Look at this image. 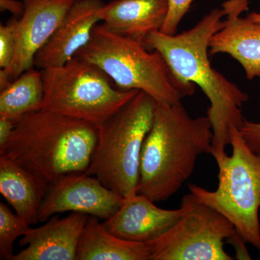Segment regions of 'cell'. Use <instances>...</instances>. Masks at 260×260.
<instances>
[{
  "instance_id": "obj_1",
  "label": "cell",
  "mask_w": 260,
  "mask_h": 260,
  "mask_svg": "<svg viewBox=\"0 0 260 260\" xmlns=\"http://www.w3.org/2000/svg\"><path fill=\"white\" fill-rule=\"evenodd\" d=\"M225 10L214 9L193 28L181 34L168 35L152 32L143 45L164 56L173 72L181 79L198 85L210 102L207 111L213 129L211 155L217 164L228 154L231 144L230 128L240 127L244 121L241 107L248 102L247 94L214 69L209 59V42L224 25Z\"/></svg>"
},
{
  "instance_id": "obj_2",
  "label": "cell",
  "mask_w": 260,
  "mask_h": 260,
  "mask_svg": "<svg viewBox=\"0 0 260 260\" xmlns=\"http://www.w3.org/2000/svg\"><path fill=\"white\" fill-rule=\"evenodd\" d=\"M213 138L208 116L191 117L181 102L157 103L142 148L138 194L167 201L191 177L198 157L211 154Z\"/></svg>"
},
{
  "instance_id": "obj_3",
  "label": "cell",
  "mask_w": 260,
  "mask_h": 260,
  "mask_svg": "<svg viewBox=\"0 0 260 260\" xmlns=\"http://www.w3.org/2000/svg\"><path fill=\"white\" fill-rule=\"evenodd\" d=\"M99 138L98 126L50 111L25 114L0 155L28 168L49 184L87 171Z\"/></svg>"
},
{
  "instance_id": "obj_4",
  "label": "cell",
  "mask_w": 260,
  "mask_h": 260,
  "mask_svg": "<svg viewBox=\"0 0 260 260\" xmlns=\"http://www.w3.org/2000/svg\"><path fill=\"white\" fill-rule=\"evenodd\" d=\"M76 56L95 64L120 90H138L157 103L174 104L194 94L196 85L173 72L158 51L149 52L141 43L118 35L97 24L88 44Z\"/></svg>"
},
{
  "instance_id": "obj_5",
  "label": "cell",
  "mask_w": 260,
  "mask_h": 260,
  "mask_svg": "<svg viewBox=\"0 0 260 260\" xmlns=\"http://www.w3.org/2000/svg\"><path fill=\"white\" fill-rule=\"evenodd\" d=\"M157 102L139 90L105 122L85 174L93 176L124 199L135 196L142 148L153 124Z\"/></svg>"
},
{
  "instance_id": "obj_6",
  "label": "cell",
  "mask_w": 260,
  "mask_h": 260,
  "mask_svg": "<svg viewBox=\"0 0 260 260\" xmlns=\"http://www.w3.org/2000/svg\"><path fill=\"white\" fill-rule=\"evenodd\" d=\"M232 154L218 167V185L210 191L189 184L190 193L234 225L246 243L260 251V153L253 151L239 128H230Z\"/></svg>"
},
{
  "instance_id": "obj_7",
  "label": "cell",
  "mask_w": 260,
  "mask_h": 260,
  "mask_svg": "<svg viewBox=\"0 0 260 260\" xmlns=\"http://www.w3.org/2000/svg\"><path fill=\"white\" fill-rule=\"evenodd\" d=\"M42 72L45 93L43 109L96 126L139 91L114 88L100 68L76 56L64 65Z\"/></svg>"
},
{
  "instance_id": "obj_8",
  "label": "cell",
  "mask_w": 260,
  "mask_h": 260,
  "mask_svg": "<svg viewBox=\"0 0 260 260\" xmlns=\"http://www.w3.org/2000/svg\"><path fill=\"white\" fill-rule=\"evenodd\" d=\"M186 211L161 237L149 242L150 260H232L225 241L238 235L234 225L208 205L187 194Z\"/></svg>"
},
{
  "instance_id": "obj_9",
  "label": "cell",
  "mask_w": 260,
  "mask_h": 260,
  "mask_svg": "<svg viewBox=\"0 0 260 260\" xmlns=\"http://www.w3.org/2000/svg\"><path fill=\"white\" fill-rule=\"evenodd\" d=\"M124 198L93 176L75 173L49 185L39 210V222L57 213H81L107 220L120 208Z\"/></svg>"
},
{
  "instance_id": "obj_10",
  "label": "cell",
  "mask_w": 260,
  "mask_h": 260,
  "mask_svg": "<svg viewBox=\"0 0 260 260\" xmlns=\"http://www.w3.org/2000/svg\"><path fill=\"white\" fill-rule=\"evenodd\" d=\"M75 0H23L25 11L18 20L16 49L11 64L0 70V90L34 65L38 51L48 42Z\"/></svg>"
},
{
  "instance_id": "obj_11",
  "label": "cell",
  "mask_w": 260,
  "mask_h": 260,
  "mask_svg": "<svg viewBox=\"0 0 260 260\" xmlns=\"http://www.w3.org/2000/svg\"><path fill=\"white\" fill-rule=\"evenodd\" d=\"M102 0H75L62 21L34 59L38 69L61 66L88 44L95 25L101 21Z\"/></svg>"
},
{
  "instance_id": "obj_12",
  "label": "cell",
  "mask_w": 260,
  "mask_h": 260,
  "mask_svg": "<svg viewBox=\"0 0 260 260\" xmlns=\"http://www.w3.org/2000/svg\"><path fill=\"white\" fill-rule=\"evenodd\" d=\"M248 0H227L222 5L226 18L209 42V54H228L244 68L248 80L260 78V23L242 18Z\"/></svg>"
},
{
  "instance_id": "obj_13",
  "label": "cell",
  "mask_w": 260,
  "mask_h": 260,
  "mask_svg": "<svg viewBox=\"0 0 260 260\" xmlns=\"http://www.w3.org/2000/svg\"><path fill=\"white\" fill-rule=\"evenodd\" d=\"M185 211L183 202L178 209H162L144 195L137 194L124 199L116 213L102 223L107 230L121 239L147 243L161 237Z\"/></svg>"
},
{
  "instance_id": "obj_14",
  "label": "cell",
  "mask_w": 260,
  "mask_h": 260,
  "mask_svg": "<svg viewBox=\"0 0 260 260\" xmlns=\"http://www.w3.org/2000/svg\"><path fill=\"white\" fill-rule=\"evenodd\" d=\"M88 216L75 212L63 218L53 215L47 223L31 228L22 237L19 245L27 247L12 260H76L78 244Z\"/></svg>"
},
{
  "instance_id": "obj_15",
  "label": "cell",
  "mask_w": 260,
  "mask_h": 260,
  "mask_svg": "<svg viewBox=\"0 0 260 260\" xmlns=\"http://www.w3.org/2000/svg\"><path fill=\"white\" fill-rule=\"evenodd\" d=\"M168 11V0H112L99 14L108 30L143 44L150 34L160 31Z\"/></svg>"
},
{
  "instance_id": "obj_16",
  "label": "cell",
  "mask_w": 260,
  "mask_h": 260,
  "mask_svg": "<svg viewBox=\"0 0 260 260\" xmlns=\"http://www.w3.org/2000/svg\"><path fill=\"white\" fill-rule=\"evenodd\" d=\"M49 185L37 173L0 155V193L15 213L29 225L39 222V208Z\"/></svg>"
},
{
  "instance_id": "obj_17",
  "label": "cell",
  "mask_w": 260,
  "mask_h": 260,
  "mask_svg": "<svg viewBox=\"0 0 260 260\" xmlns=\"http://www.w3.org/2000/svg\"><path fill=\"white\" fill-rule=\"evenodd\" d=\"M89 215L80 237L76 260H150L148 242H129L107 230Z\"/></svg>"
},
{
  "instance_id": "obj_18",
  "label": "cell",
  "mask_w": 260,
  "mask_h": 260,
  "mask_svg": "<svg viewBox=\"0 0 260 260\" xmlns=\"http://www.w3.org/2000/svg\"><path fill=\"white\" fill-rule=\"evenodd\" d=\"M44 85L42 70L24 72L0 93V116L18 122L23 116L43 109Z\"/></svg>"
},
{
  "instance_id": "obj_19",
  "label": "cell",
  "mask_w": 260,
  "mask_h": 260,
  "mask_svg": "<svg viewBox=\"0 0 260 260\" xmlns=\"http://www.w3.org/2000/svg\"><path fill=\"white\" fill-rule=\"evenodd\" d=\"M30 229V225L13 213L8 205L0 203V259H13L14 242Z\"/></svg>"
},
{
  "instance_id": "obj_20",
  "label": "cell",
  "mask_w": 260,
  "mask_h": 260,
  "mask_svg": "<svg viewBox=\"0 0 260 260\" xmlns=\"http://www.w3.org/2000/svg\"><path fill=\"white\" fill-rule=\"evenodd\" d=\"M18 19L12 17L0 25V68H8L14 58L16 49V28Z\"/></svg>"
},
{
  "instance_id": "obj_21",
  "label": "cell",
  "mask_w": 260,
  "mask_h": 260,
  "mask_svg": "<svg viewBox=\"0 0 260 260\" xmlns=\"http://www.w3.org/2000/svg\"><path fill=\"white\" fill-rule=\"evenodd\" d=\"M194 0H168L169 11L160 31L168 35L177 34L179 23L190 8Z\"/></svg>"
},
{
  "instance_id": "obj_22",
  "label": "cell",
  "mask_w": 260,
  "mask_h": 260,
  "mask_svg": "<svg viewBox=\"0 0 260 260\" xmlns=\"http://www.w3.org/2000/svg\"><path fill=\"white\" fill-rule=\"evenodd\" d=\"M239 131L249 148L256 153H260V122L244 119Z\"/></svg>"
},
{
  "instance_id": "obj_23",
  "label": "cell",
  "mask_w": 260,
  "mask_h": 260,
  "mask_svg": "<svg viewBox=\"0 0 260 260\" xmlns=\"http://www.w3.org/2000/svg\"><path fill=\"white\" fill-rule=\"evenodd\" d=\"M16 122L5 116H0V153L8 143L13 132H14Z\"/></svg>"
},
{
  "instance_id": "obj_24",
  "label": "cell",
  "mask_w": 260,
  "mask_h": 260,
  "mask_svg": "<svg viewBox=\"0 0 260 260\" xmlns=\"http://www.w3.org/2000/svg\"><path fill=\"white\" fill-rule=\"evenodd\" d=\"M0 10L2 13L10 12L13 17L19 19L21 18L25 11L24 2L18 0H0Z\"/></svg>"
},
{
  "instance_id": "obj_25",
  "label": "cell",
  "mask_w": 260,
  "mask_h": 260,
  "mask_svg": "<svg viewBox=\"0 0 260 260\" xmlns=\"http://www.w3.org/2000/svg\"><path fill=\"white\" fill-rule=\"evenodd\" d=\"M247 18L254 23H260V13H251L247 15Z\"/></svg>"
}]
</instances>
